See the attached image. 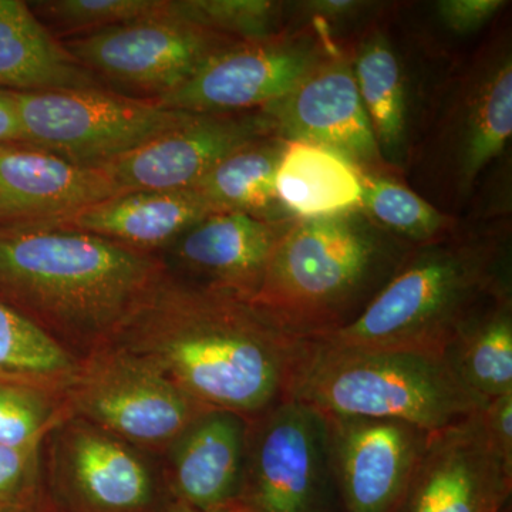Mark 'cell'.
<instances>
[{
	"instance_id": "12",
	"label": "cell",
	"mask_w": 512,
	"mask_h": 512,
	"mask_svg": "<svg viewBox=\"0 0 512 512\" xmlns=\"http://www.w3.org/2000/svg\"><path fill=\"white\" fill-rule=\"evenodd\" d=\"M481 412L430 433L396 512H505L512 464L488 437Z\"/></svg>"
},
{
	"instance_id": "28",
	"label": "cell",
	"mask_w": 512,
	"mask_h": 512,
	"mask_svg": "<svg viewBox=\"0 0 512 512\" xmlns=\"http://www.w3.org/2000/svg\"><path fill=\"white\" fill-rule=\"evenodd\" d=\"M163 15L235 42L281 35L282 5L271 0H165Z\"/></svg>"
},
{
	"instance_id": "30",
	"label": "cell",
	"mask_w": 512,
	"mask_h": 512,
	"mask_svg": "<svg viewBox=\"0 0 512 512\" xmlns=\"http://www.w3.org/2000/svg\"><path fill=\"white\" fill-rule=\"evenodd\" d=\"M59 40L163 15L165 0H43L28 3Z\"/></svg>"
},
{
	"instance_id": "24",
	"label": "cell",
	"mask_w": 512,
	"mask_h": 512,
	"mask_svg": "<svg viewBox=\"0 0 512 512\" xmlns=\"http://www.w3.org/2000/svg\"><path fill=\"white\" fill-rule=\"evenodd\" d=\"M446 357L471 392L490 400L512 393V305L498 296L471 320Z\"/></svg>"
},
{
	"instance_id": "3",
	"label": "cell",
	"mask_w": 512,
	"mask_h": 512,
	"mask_svg": "<svg viewBox=\"0 0 512 512\" xmlns=\"http://www.w3.org/2000/svg\"><path fill=\"white\" fill-rule=\"evenodd\" d=\"M497 242L446 238L402 258L352 322L316 338L340 348L446 356L471 320L503 293Z\"/></svg>"
},
{
	"instance_id": "31",
	"label": "cell",
	"mask_w": 512,
	"mask_h": 512,
	"mask_svg": "<svg viewBox=\"0 0 512 512\" xmlns=\"http://www.w3.org/2000/svg\"><path fill=\"white\" fill-rule=\"evenodd\" d=\"M42 446L0 447V512H12L45 497Z\"/></svg>"
},
{
	"instance_id": "18",
	"label": "cell",
	"mask_w": 512,
	"mask_h": 512,
	"mask_svg": "<svg viewBox=\"0 0 512 512\" xmlns=\"http://www.w3.org/2000/svg\"><path fill=\"white\" fill-rule=\"evenodd\" d=\"M249 419L208 409L165 450V487L171 500L200 511L239 500Z\"/></svg>"
},
{
	"instance_id": "34",
	"label": "cell",
	"mask_w": 512,
	"mask_h": 512,
	"mask_svg": "<svg viewBox=\"0 0 512 512\" xmlns=\"http://www.w3.org/2000/svg\"><path fill=\"white\" fill-rule=\"evenodd\" d=\"M23 143L15 94L0 89V144Z\"/></svg>"
},
{
	"instance_id": "13",
	"label": "cell",
	"mask_w": 512,
	"mask_h": 512,
	"mask_svg": "<svg viewBox=\"0 0 512 512\" xmlns=\"http://www.w3.org/2000/svg\"><path fill=\"white\" fill-rule=\"evenodd\" d=\"M330 474L346 512H396L429 441L397 420L325 417Z\"/></svg>"
},
{
	"instance_id": "21",
	"label": "cell",
	"mask_w": 512,
	"mask_h": 512,
	"mask_svg": "<svg viewBox=\"0 0 512 512\" xmlns=\"http://www.w3.org/2000/svg\"><path fill=\"white\" fill-rule=\"evenodd\" d=\"M454 143L458 188L468 190L512 134V62L510 53L488 63L464 94Z\"/></svg>"
},
{
	"instance_id": "20",
	"label": "cell",
	"mask_w": 512,
	"mask_h": 512,
	"mask_svg": "<svg viewBox=\"0 0 512 512\" xmlns=\"http://www.w3.org/2000/svg\"><path fill=\"white\" fill-rule=\"evenodd\" d=\"M103 87L37 19L28 3L0 0V89L9 92Z\"/></svg>"
},
{
	"instance_id": "32",
	"label": "cell",
	"mask_w": 512,
	"mask_h": 512,
	"mask_svg": "<svg viewBox=\"0 0 512 512\" xmlns=\"http://www.w3.org/2000/svg\"><path fill=\"white\" fill-rule=\"evenodd\" d=\"M505 5L504 0H443L436 5L437 18L450 32L468 35L483 28Z\"/></svg>"
},
{
	"instance_id": "6",
	"label": "cell",
	"mask_w": 512,
	"mask_h": 512,
	"mask_svg": "<svg viewBox=\"0 0 512 512\" xmlns=\"http://www.w3.org/2000/svg\"><path fill=\"white\" fill-rule=\"evenodd\" d=\"M13 94L22 144L84 167H103L124 157L194 114L104 87Z\"/></svg>"
},
{
	"instance_id": "25",
	"label": "cell",
	"mask_w": 512,
	"mask_h": 512,
	"mask_svg": "<svg viewBox=\"0 0 512 512\" xmlns=\"http://www.w3.org/2000/svg\"><path fill=\"white\" fill-rule=\"evenodd\" d=\"M353 70L383 160H399L406 144V83L399 59L382 33L363 40Z\"/></svg>"
},
{
	"instance_id": "33",
	"label": "cell",
	"mask_w": 512,
	"mask_h": 512,
	"mask_svg": "<svg viewBox=\"0 0 512 512\" xmlns=\"http://www.w3.org/2000/svg\"><path fill=\"white\" fill-rule=\"evenodd\" d=\"M485 430L501 456L512 464V393L490 400L481 412Z\"/></svg>"
},
{
	"instance_id": "2",
	"label": "cell",
	"mask_w": 512,
	"mask_h": 512,
	"mask_svg": "<svg viewBox=\"0 0 512 512\" xmlns=\"http://www.w3.org/2000/svg\"><path fill=\"white\" fill-rule=\"evenodd\" d=\"M163 258L49 221L0 222V302L82 357L110 345Z\"/></svg>"
},
{
	"instance_id": "35",
	"label": "cell",
	"mask_w": 512,
	"mask_h": 512,
	"mask_svg": "<svg viewBox=\"0 0 512 512\" xmlns=\"http://www.w3.org/2000/svg\"><path fill=\"white\" fill-rule=\"evenodd\" d=\"M360 5L362 3L353 0H315L303 3V9L308 10L309 15L315 16V19L329 20L352 15Z\"/></svg>"
},
{
	"instance_id": "22",
	"label": "cell",
	"mask_w": 512,
	"mask_h": 512,
	"mask_svg": "<svg viewBox=\"0 0 512 512\" xmlns=\"http://www.w3.org/2000/svg\"><path fill=\"white\" fill-rule=\"evenodd\" d=\"M276 195L293 220L333 217L359 210V170L326 148L286 141L276 171Z\"/></svg>"
},
{
	"instance_id": "4",
	"label": "cell",
	"mask_w": 512,
	"mask_h": 512,
	"mask_svg": "<svg viewBox=\"0 0 512 512\" xmlns=\"http://www.w3.org/2000/svg\"><path fill=\"white\" fill-rule=\"evenodd\" d=\"M286 397L325 417L397 420L429 433L488 403L446 356L340 348L316 339H302Z\"/></svg>"
},
{
	"instance_id": "16",
	"label": "cell",
	"mask_w": 512,
	"mask_h": 512,
	"mask_svg": "<svg viewBox=\"0 0 512 512\" xmlns=\"http://www.w3.org/2000/svg\"><path fill=\"white\" fill-rule=\"evenodd\" d=\"M292 221L217 212L192 225L160 256L173 274L251 302L261 288L276 244Z\"/></svg>"
},
{
	"instance_id": "14",
	"label": "cell",
	"mask_w": 512,
	"mask_h": 512,
	"mask_svg": "<svg viewBox=\"0 0 512 512\" xmlns=\"http://www.w3.org/2000/svg\"><path fill=\"white\" fill-rule=\"evenodd\" d=\"M271 136L274 124L264 111L192 114L103 168L123 192L188 190L239 148Z\"/></svg>"
},
{
	"instance_id": "19",
	"label": "cell",
	"mask_w": 512,
	"mask_h": 512,
	"mask_svg": "<svg viewBox=\"0 0 512 512\" xmlns=\"http://www.w3.org/2000/svg\"><path fill=\"white\" fill-rule=\"evenodd\" d=\"M214 214L194 190L130 191L53 220L137 251L160 255L192 225Z\"/></svg>"
},
{
	"instance_id": "8",
	"label": "cell",
	"mask_w": 512,
	"mask_h": 512,
	"mask_svg": "<svg viewBox=\"0 0 512 512\" xmlns=\"http://www.w3.org/2000/svg\"><path fill=\"white\" fill-rule=\"evenodd\" d=\"M45 494L56 512H160L170 500L143 451L79 417L45 443Z\"/></svg>"
},
{
	"instance_id": "27",
	"label": "cell",
	"mask_w": 512,
	"mask_h": 512,
	"mask_svg": "<svg viewBox=\"0 0 512 512\" xmlns=\"http://www.w3.org/2000/svg\"><path fill=\"white\" fill-rule=\"evenodd\" d=\"M359 211L393 234L429 245L450 237L454 222L416 192L376 171L359 170Z\"/></svg>"
},
{
	"instance_id": "10",
	"label": "cell",
	"mask_w": 512,
	"mask_h": 512,
	"mask_svg": "<svg viewBox=\"0 0 512 512\" xmlns=\"http://www.w3.org/2000/svg\"><path fill=\"white\" fill-rule=\"evenodd\" d=\"M329 474L322 414L286 397L249 419L242 503L256 512H322Z\"/></svg>"
},
{
	"instance_id": "37",
	"label": "cell",
	"mask_w": 512,
	"mask_h": 512,
	"mask_svg": "<svg viewBox=\"0 0 512 512\" xmlns=\"http://www.w3.org/2000/svg\"><path fill=\"white\" fill-rule=\"evenodd\" d=\"M12 512H56L53 510L52 505H50L47 497L42 498V500L36 501V503L28 505V507L20 508V510L12 511Z\"/></svg>"
},
{
	"instance_id": "7",
	"label": "cell",
	"mask_w": 512,
	"mask_h": 512,
	"mask_svg": "<svg viewBox=\"0 0 512 512\" xmlns=\"http://www.w3.org/2000/svg\"><path fill=\"white\" fill-rule=\"evenodd\" d=\"M70 416L144 451H163L211 407L192 399L156 366L110 345L80 359L63 390Z\"/></svg>"
},
{
	"instance_id": "15",
	"label": "cell",
	"mask_w": 512,
	"mask_h": 512,
	"mask_svg": "<svg viewBox=\"0 0 512 512\" xmlns=\"http://www.w3.org/2000/svg\"><path fill=\"white\" fill-rule=\"evenodd\" d=\"M261 111L285 141L326 148L357 170L377 173L383 164L353 63L338 53L313 69L288 96Z\"/></svg>"
},
{
	"instance_id": "9",
	"label": "cell",
	"mask_w": 512,
	"mask_h": 512,
	"mask_svg": "<svg viewBox=\"0 0 512 512\" xmlns=\"http://www.w3.org/2000/svg\"><path fill=\"white\" fill-rule=\"evenodd\" d=\"M325 37L282 32L239 42L211 56L183 86L157 99L167 109L194 114L261 111L284 99L313 69L335 55Z\"/></svg>"
},
{
	"instance_id": "5",
	"label": "cell",
	"mask_w": 512,
	"mask_h": 512,
	"mask_svg": "<svg viewBox=\"0 0 512 512\" xmlns=\"http://www.w3.org/2000/svg\"><path fill=\"white\" fill-rule=\"evenodd\" d=\"M400 261L353 212L293 220L251 303L295 338H322L352 322Z\"/></svg>"
},
{
	"instance_id": "23",
	"label": "cell",
	"mask_w": 512,
	"mask_h": 512,
	"mask_svg": "<svg viewBox=\"0 0 512 512\" xmlns=\"http://www.w3.org/2000/svg\"><path fill=\"white\" fill-rule=\"evenodd\" d=\"M285 146L284 138L271 136L239 148L192 188L214 214L239 212L265 221L293 220L276 195V171Z\"/></svg>"
},
{
	"instance_id": "1",
	"label": "cell",
	"mask_w": 512,
	"mask_h": 512,
	"mask_svg": "<svg viewBox=\"0 0 512 512\" xmlns=\"http://www.w3.org/2000/svg\"><path fill=\"white\" fill-rule=\"evenodd\" d=\"M301 342L254 303L167 268L111 343L204 406L254 419L285 399Z\"/></svg>"
},
{
	"instance_id": "11",
	"label": "cell",
	"mask_w": 512,
	"mask_h": 512,
	"mask_svg": "<svg viewBox=\"0 0 512 512\" xmlns=\"http://www.w3.org/2000/svg\"><path fill=\"white\" fill-rule=\"evenodd\" d=\"M62 43L97 79L103 77L157 100L183 86L215 53L239 42L158 15L69 37Z\"/></svg>"
},
{
	"instance_id": "17",
	"label": "cell",
	"mask_w": 512,
	"mask_h": 512,
	"mask_svg": "<svg viewBox=\"0 0 512 512\" xmlns=\"http://www.w3.org/2000/svg\"><path fill=\"white\" fill-rule=\"evenodd\" d=\"M119 194L103 167L28 144H0V222L60 220Z\"/></svg>"
},
{
	"instance_id": "36",
	"label": "cell",
	"mask_w": 512,
	"mask_h": 512,
	"mask_svg": "<svg viewBox=\"0 0 512 512\" xmlns=\"http://www.w3.org/2000/svg\"><path fill=\"white\" fill-rule=\"evenodd\" d=\"M160 512H256L254 508L249 507L248 504L242 503L241 500L234 501V503L224 505V507L217 508V510L200 511L195 508L188 507L183 503H178L175 500H168L164 505L163 510Z\"/></svg>"
},
{
	"instance_id": "29",
	"label": "cell",
	"mask_w": 512,
	"mask_h": 512,
	"mask_svg": "<svg viewBox=\"0 0 512 512\" xmlns=\"http://www.w3.org/2000/svg\"><path fill=\"white\" fill-rule=\"evenodd\" d=\"M69 416L63 392L0 380V447L42 446Z\"/></svg>"
},
{
	"instance_id": "26",
	"label": "cell",
	"mask_w": 512,
	"mask_h": 512,
	"mask_svg": "<svg viewBox=\"0 0 512 512\" xmlns=\"http://www.w3.org/2000/svg\"><path fill=\"white\" fill-rule=\"evenodd\" d=\"M79 362L80 357L0 302V380L63 392Z\"/></svg>"
}]
</instances>
